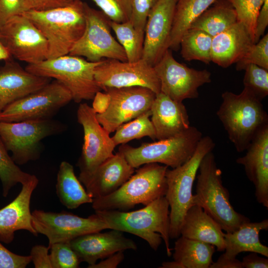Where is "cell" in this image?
<instances>
[{
    "label": "cell",
    "mask_w": 268,
    "mask_h": 268,
    "mask_svg": "<svg viewBox=\"0 0 268 268\" xmlns=\"http://www.w3.org/2000/svg\"><path fill=\"white\" fill-rule=\"evenodd\" d=\"M169 213V205L165 196L134 211H95L108 229L136 235L144 240L154 251L158 250L163 240L168 257L172 254Z\"/></svg>",
    "instance_id": "cell-1"
},
{
    "label": "cell",
    "mask_w": 268,
    "mask_h": 268,
    "mask_svg": "<svg viewBox=\"0 0 268 268\" xmlns=\"http://www.w3.org/2000/svg\"><path fill=\"white\" fill-rule=\"evenodd\" d=\"M216 115L237 152L247 149L257 133L268 124L262 101L244 88L239 94L225 91Z\"/></svg>",
    "instance_id": "cell-2"
},
{
    "label": "cell",
    "mask_w": 268,
    "mask_h": 268,
    "mask_svg": "<svg viewBox=\"0 0 268 268\" xmlns=\"http://www.w3.org/2000/svg\"><path fill=\"white\" fill-rule=\"evenodd\" d=\"M197 176L195 204L200 206L227 233L232 232L250 221L231 205L228 190L223 186L222 172L217 166L212 151L202 159Z\"/></svg>",
    "instance_id": "cell-3"
},
{
    "label": "cell",
    "mask_w": 268,
    "mask_h": 268,
    "mask_svg": "<svg viewBox=\"0 0 268 268\" xmlns=\"http://www.w3.org/2000/svg\"><path fill=\"white\" fill-rule=\"evenodd\" d=\"M22 14L29 19L46 38L49 47L47 59L69 54L85 28L84 2L81 0L48 10L30 9Z\"/></svg>",
    "instance_id": "cell-4"
},
{
    "label": "cell",
    "mask_w": 268,
    "mask_h": 268,
    "mask_svg": "<svg viewBox=\"0 0 268 268\" xmlns=\"http://www.w3.org/2000/svg\"><path fill=\"white\" fill-rule=\"evenodd\" d=\"M168 168V166L157 163L142 165L116 191L107 196L94 199L92 208L94 211H128L137 204L145 206L165 196L167 190L165 175Z\"/></svg>",
    "instance_id": "cell-5"
},
{
    "label": "cell",
    "mask_w": 268,
    "mask_h": 268,
    "mask_svg": "<svg viewBox=\"0 0 268 268\" xmlns=\"http://www.w3.org/2000/svg\"><path fill=\"white\" fill-rule=\"evenodd\" d=\"M215 144L209 136H202L191 157L181 165L166 172L167 190L165 198L170 208L169 237L171 239L180 236L184 217L193 205V187L200 163L203 157L212 151Z\"/></svg>",
    "instance_id": "cell-6"
},
{
    "label": "cell",
    "mask_w": 268,
    "mask_h": 268,
    "mask_svg": "<svg viewBox=\"0 0 268 268\" xmlns=\"http://www.w3.org/2000/svg\"><path fill=\"white\" fill-rule=\"evenodd\" d=\"M102 61L92 62L68 54L28 64L25 69L34 75L60 82L70 92L72 100L78 103L93 100L95 94L102 90L94 77L95 69Z\"/></svg>",
    "instance_id": "cell-7"
},
{
    "label": "cell",
    "mask_w": 268,
    "mask_h": 268,
    "mask_svg": "<svg viewBox=\"0 0 268 268\" xmlns=\"http://www.w3.org/2000/svg\"><path fill=\"white\" fill-rule=\"evenodd\" d=\"M202 136L197 128L190 126L174 136L143 143L137 147L123 144L119 147V151L134 168L151 163H161L174 168L191 157Z\"/></svg>",
    "instance_id": "cell-8"
},
{
    "label": "cell",
    "mask_w": 268,
    "mask_h": 268,
    "mask_svg": "<svg viewBox=\"0 0 268 268\" xmlns=\"http://www.w3.org/2000/svg\"><path fill=\"white\" fill-rule=\"evenodd\" d=\"M85 28L69 55L98 62L103 58L127 61L125 52L111 33L110 20L101 10L84 2Z\"/></svg>",
    "instance_id": "cell-9"
},
{
    "label": "cell",
    "mask_w": 268,
    "mask_h": 268,
    "mask_svg": "<svg viewBox=\"0 0 268 268\" xmlns=\"http://www.w3.org/2000/svg\"><path fill=\"white\" fill-rule=\"evenodd\" d=\"M63 125L51 119L19 122L0 121V139L17 165L39 158L41 142L63 130Z\"/></svg>",
    "instance_id": "cell-10"
},
{
    "label": "cell",
    "mask_w": 268,
    "mask_h": 268,
    "mask_svg": "<svg viewBox=\"0 0 268 268\" xmlns=\"http://www.w3.org/2000/svg\"><path fill=\"white\" fill-rule=\"evenodd\" d=\"M72 100L60 82H52L8 105L0 112V121L19 122L51 119Z\"/></svg>",
    "instance_id": "cell-11"
},
{
    "label": "cell",
    "mask_w": 268,
    "mask_h": 268,
    "mask_svg": "<svg viewBox=\"0 0 268 268\" xmlns=\"http://www.w3.org/2000/svg\"><path fill=\"white\" fill-rule=\"evenodd\" d=\"M77 122L83 130V143L77 162L79 180L85 187L98 168L112 156L116 146L110 134L99 123L96 114L87 103H80L77 111Z\"/></svg>",
    "instance_id": "cell-12"
},
{
    "label": "cell",
    "mask_w": 268,
    "mask_h": 268,
    "mask_svg": "<svg viewBox=\"0 0 268 268\" xmlns=\"http://www.w3.org/2000/svg\"><path fill=\"white\" fill-rule=\"evenodd\" d=\"M153 68L160 81V92L178 102L197 98L199 88L211 81L210 72L180 63L170 49L166 51Z\"/></svg>",
    "instance_id": "cell-13"
},
{
    "label": "cell",
    "mask_w": 268,
    "mask_h": 268,
    "mask_svg": "<svg viewBox=\"0 0 268 268\" xmlns=\"http://www.w3.org/2000/svg\"><path fill=\"white\" fill-rule=\"evenodd\" d=\"M0 39L12 57L28 64L48 58L49 47L46 38L23 14L11 17L0 28Z\"/></svg>",
    "instance_id": "cell-14"
},
{
    "label": "cell",
    "mask_w": 268,
    "mask_h": 268,
    "mask_svg": "<svg viewBox=\"0 0 268 268\" xmlns=\"http://www.w3.org/2000/svg\"><path fill=\"white\" fill-rule=\"evenodd\" d=\"M31 215L34 228L47 237L49 248L56 243L70 242L80 236L108 229L95 213L84 218L67 212L35 210Z\"/></svg>",
    "instance_id": "cell-15"
},
{
    "label": "cell",
    "mask_w": 268,
    "mask_h": 268,
    "mask_svg": "<svg viewBox=\"0 0 268 268\" xmlns=\"http://www.w3.org/2000/svg\"><path fill=\"white\" fill-rule=\"evenodd\" d=\"M94 77L103 91L108 88L142 86L156 94L160 92V81L153 67L142 59L134 62L102 60L95 69Z\"/></svg>",
    "instance_id": "cell-16"
},
{
    "label": "cell",
    "mask_w": 268,
    "mask_h": 268,
    "mask_svg": "<svg viewBox=\"0 0 268 268\" xmlns=\"http://www.w3.org/2000/svg\"><path fill=\"white\" fill-rule=\"evenodd\" d=\"M104 91L110 96L107 110L96 114L99 123L110 134L122 124L130 121L151 109L156 94L142 86L108 88Z\"/></svg>",
    "instance_id": "cell-17"
},
{
    "label": "cell",
    "mask_w": 268,
    "mask_h": 268,
    "mask_svg": "<svg viewBox=\"0 0 268 268\" xmlns=\"http://www.w3.org/2000/svg\"><path fill=\"white\" fill-rule=\"evenodd\" d=\"M176 1L177 0H158L148 15L141 59L152 67L169 49Z\"/></svg>",
    "instance_id": "cell-18"
},
{
    "label": "cell",
    "mask_w": 268,
    "mask_h": 268,
    "mask_svg": "<svg viewBox=\"0 0 268 268\" xmlns=\"http://www.w3.org/2000/svg\"><path fill=\"white\" fill-rule=\"evenodd\" d=\"M111 230L87 233L69 242L81 262L87 263L89 267L118 252L137 249L135 243L126 237L123 232Z\"/></svg>",
    "instance_id": "cell-19"
},
{
    "label": "cell",
    "mask_w": 268,
    "mask_h": 268,
    "mask_svg": "<svg viewBox=\"0 0 268 268\" xmlns=\"http://www.w3.org/2000/svg\"><path fill=\"white\" fill-rule=\"evenodd\" d=\"M245 155L236 163L244 166L246 175L255 187L258 203L268 208V124L257 133Z\"/></svg>",
    "instance_id": "cell-20"
},
{
    "label": "cell",
    "mask_w": 268,
    "mask_h": 268,
    "mask_svg": "<svg viewBox=\"0 0 268 268\" xmlns=\"http://www.w3.org/2000/svg\"><path fill=\"white\" fill-rule=\"evenodd\" d=\"M38 183V179L33 175L29 181L22 185V189L14 200L0 209V242L11 243L15 232L20 230L38 235L32 225L30 206L32 194Z\"/></svg>",
    "instance_id": "cell-21"
},
{
    "label": "cell",
    "mask_w": 268,
    "mask_h": 268,
    "mask_svg": "<svg viewBox=\"0 0 268 268\" xmlns=\"http://www.w3.org/2000/svg\"><path fill=\"white\" fill-rule=\"evenodd\" d=\"M51 78L34 75L12 59L0 67V111L16 100L43 87Z\"/></svg>",
    "instance_id": "cell-22"
},
{
    "label": "cell",
    "mask_w": 268,
    "mask_h": 268,
    "mask_svg": "<svg viewBox=\"0 0 268 268\" xmlns=\"http://www.w3.org/2000/svg\"><path fill=\"white\" fill-rule=\"evenodd\" d=\"M151 111V121L158 140L174 136L191 126L183 102L174 100L161 92L156 94Z\"/></svg>",
    "instance_id": "cell-23"
},
{
    "label": "cell",
    "mask_w": 268,
    "mask_h": 268,
    "mask_svg": "<svg viewBox=\"0 0 268 268\" xmlns=\"http://www.w3.org/2000/svg\"><path fill=\"white\" fill-rule=\"evenodd\" d=\"M254 44V39L246 26L238 21L212 38L211 61L226 68L236 64Z\"/></svg>",
    "instance_id": "cell-24"
},
{
    "label": "cell",
    "mask_w": 268,
    "mask_h": 268,
    "mask_svg": "<svg viewBox=\"0 0 268 268\" xmlns=\"http://www.w3.org/2000/svg\"><path fill=\"white\" fill-rule=\"evenodd\" d=\"M134 172L135 168L118 151L98 167L85 187L93 199L107 196L118 189Z\"/></svg>",
    "instance_id": "cell-25"
},
{
    "label": "cell",
    "mask_w": 268,
    "mask_h": 268,
    "mask_svg": "<svg viewBox=\"0 0 268 268\" xmlns=\"http://www.w3.org/2000/svg\"><path fill=\"white\" fill-rule=\"evenodd\" d=\"M224 234L220 226L197 204L188 210L180 230V236L211 244L219 252L225 250Z\"/></svg>",
    "instance_id": "cell-26"
},
{
    "label": "cell",
    "mask_w": 268,
    "mask_h": 268,
    "mask_svg": "<svg viewBox=\"0 0 268 268\" xmlns=\"http://www.w3.org/2000/svg\"><path fill=\"white\" fill-rule=\"evenodd\" d=\"M268 229V219L243 223L235 231L224 234V253L219 258L233 260L243 252H254L268 258V247L260 240V232Z\"/></svg>",
    "instance_id": "cell-27"
},
{
    "label": "cell",
    "mask_w": 268,
    "mask_h": 268,
    "mask_svg": "<svg viewBox=\"0 0 268 268\" xmlns=\"http://www.w3.org/2000/svg\"><path fill=\"white\" fill-rule=\"evenodd\" d=\"M56 188L60 201L68 209H75L93 201L76 177L73 166L67 161H62L60 165Z\"/></svg>",
    "instance_id": "cell-28"
},
{
    "label": "cell",
    "mask_w": 268,
    "mask_h": 268,
    "mask_svg": "<svg viewBox=\"0 0 268 268\" xmlns=\"http://www.w3.org/2000/svg\"><path fill=\"white\" fill-rule=\"evenodd\" d=\"M215 252L211 244L180 236L175 242L173 257L183 268H208Z\"/></svg>",
    "instance_id": "cell-29"
},
{
    "label": "cell",
    "mask_w": 268,
    "mask_h": 268,
    "mask_svg": "<svg viewBox=\"0 0 268 268\" xmlns=\"http://www.w3.org/2000/svg\"><path fill=\"white\" fill-rule=\"evenodd\" d=\"M238 21L236 11L227 0H217L192 23L189 28L202 30L213 37Z\"/></svg>",
    "instance_id": "cell-30"
},
{
    "label": "cell",
    "mask_w": 268,
    "mask_h": 268,
    "mask_svg": "<svg viewBox=\"0 0 268 268\" xmlns=\"http://www.w3.org/2000/svg\"><path fill=\"white\" fill-rule=\"evenodd\" d=\"M217 0H177L169 48L177 51L184 33L192 23Z\"/></svg>",
    "instance_id": "cell-31"
},
{
    "label": "cell",
    "mask_w": 268,
    "mask_h": 268,
    "mask_svg": "<svg viewBox=\"0 0 268 268\" xmlns=\"http://www.w3.org/2000/svg\"><path fill=\"white\" fill-rule=\"evenodd\" d=\"M212 38L202 30L189 28L184 33L180 42L182 58L187 61L197 60L209 64L211 62Z\"/></svg>",
    "instance_id": "cell-32"
},
{
    "label": "cell",
    "mask_w": 268,
    "mask_h": 268,
    "mask_svg": "<svg viewBox=\"0 0 268 268\" xmlns=\"http://www.w3.org/2000/svg\"><path fill=\"white\" fill-rule=\"evenodd\" d=\"M110 25L125 52L127 61L134 62L141 59L144 34L137 30L130 20L121 23L110 20Z\"/></svg>",
    "instance_id": "cell-33"
},
{
    "label": "cell",
    "mask_w": 268,
    "mask_h": 268,
    "mask_svg": "<svg viewBox=\"0 0 268 268\" xmlns=\"http://www.w3.org/2000/svg\"><path fill=\"white\" fill-rule=\"evenodd\" d=\"M151 109L137 118L120 125L111 137L116 146L126 144L129 141L148 136L152 140L156 139L154 126L150 120Z\"/></svg>",
    "instance_id": "cell-34"
},
{
    "label": "cell",
    "mask_w": 268,
    "mask_h": 268,
    "mask_svg": "<svg viewBox=\"0 0 268 268\" xmlns=\"http://www.w3.org/2000/svg\"><path fill=\"white\" fill-rule=\"evenodd\" d=\"M0 139V180L4 197H6L11 190L17 184L21 185L29 181L33 175L23 171L8 154Z\"/></svg>",
    "instance_id": "cell-35"
},
{
    "label": "cell",
    "mask_w": 268,
    "mask_h": 268,
    "mask_svg": "<svg viewBox=\"0 0 268 268\" xmlns=\"http://www.w3.org/2000/svg\"><path fill=\"white\" fill-rule=\"evenodd\" d=\"M244 70L243 80L244 88L262 101L268 95V69L250 64Z\"/></svg>",
    "instance_id": "cell-36"
},
{
    "label": "cell",
    "mask_w": 268,
    "mask_h": 268,
    "mask_svg": "<svg viewBox=\"0 0 268 268\" xmlns=\"http://www.w3.org/2000/svg\"><path fill=\"white\" fill-rule=\"evenodd\" d=\"M238 71L244 70L249 65L253 64L268 69V34L264 35L254 44L236 63Z\"/></svg>",
    "instance_id": "cell-37"
},
{
    "label": "cell",
    "mask_w": 268,
    "mask_h": 268,
    "mask_svg": "<svg viewBox=\"0 0 268 268\" xmlns=\"http://www.w3.org/2000/svg\"><path fill=\"white\" fill-rule=\"evenodd\" d=\"M236 11L238 21L243 23L254 39L256 21L263 0H227Z\"/></svg>",
    "instance_id": "cell-38"
},
{
    "label": "cell",
    "mask_w": 268,
    "mask_h": 268,
    "mask_svg": "<svg viewBox=\"0 0 268 268\" xmlns=\"http://www.w3.org/2000/svg\"><path fill=\"white\" fill-rule=\"evenodd\" d=\"M52 268H77L81 263L69 242H58L50 247Z\"/></svg>",
    "instance_id": "cell-39"
},
{
    "label": "cell",
    "mask_w": 268,
    "mask_h": 268,
    "mask_svg": "<svg viewBox=\"0 0 268 268\" xmlns=\"http://www.w3.org/2000/svg\"><path fill=\"white\" fill-rule=\"evenodd\" d=\"M112 21H129L131 15V0H91Z\"/></svg>",
    "instance_id": "cell-40"
},
{
    "label": "cell",
    "mask_w": 268,
    "mask_h": 268,
    "mask_svg": "<svg viewBox=\"0 0 268 268\" xmlns=\"http://www.w3.org/2000/svg\"><path fill=\"white\" fill-rule=\"evenodd\" d=\"M158 0H131L130 21L138 31L144 34V28L149 13Z\"/></svg>",
    "instance_id": "cell-41"
},
{
    "label": "cell",
    "mask_w": 268,
    "mask_h": 268,
    "mask_svg": "<svg viewBox=\"0 0 268 268\" xmlns=\"http://www.w3.org/2000/svg\"><path fill=\"white\" fill-rule=\"evenodd\" d=\"M30 9L29 0H0V28L11 17Z\"/></svg>",
    "instance_id": "cell-42"
},
{
    "label": "cell",
    "mask_w": 268,
    "mask_h": 268,
    "mask_svg": "<svg viewBox=\"0 0 268 268\" xmlns=\"http://www.w3.org/2000/svg\"><path fill=\"white\" fill-rule=\"evenodd\" d=\"M30 262V255L25 256L13 253L0 241V268H25Z\"/></svg>",
    "instance_id": "cell-43"
},
{
    "label": "cell",
    "mask_w": 268,
    "mask_h": 268,
    "mask_svg": "<svg viewBox=\"0 0 268 268\" xmlns=\"http://www.w3.org/2000/svg\"><path fill=\"white\" fill-rule=\"evenodd\" d=\"M49 248L36 245L31 250L30 256L35 268H52L49 254Z\"/></svg>",
    "instance_id": "cell-44"
},
{
    "label": "cell",
    "mask_w": 268,
    "mask_h": 268,
    "mask_svg": "<svg viewBox=\"0 0 268 268\" xmlns=\"http://www.w3.org/2000/svg\"><path fill=\"white\" fill-rule=\"evenodd\" d=\"M268 25V0L263 2L257 17L255 32L254 44L256 43L264 35Z\"/></svg>",
    "instance_id": "cell-45"
},
{
    "label": "cell",
    "mask_w": 268,
    "mask_h": 268,
    "mask_svg": "<svg viewBox=\"0 0 268 268\" xmlns=\"http://www.w3.org/2000/svg\"><path fill=\"white\" fill-rule=\"evenodd\" d=\"M31 9L48 10L68 5L77 0H29Z\"/></svg>",
    "instance_id": "cell-46"
},
{
    "label": "cell",
    "mask_w": 268,
    "mask_h": 268,
    "mask_svg": "<svg viewBox=\"0 0 268 268\" xmlns=\"http://www.w3.org/2000/svg\"><path fill=\"white\" fill-rule=\"evenodd\" d=\"M251 253L243 257L241 261L242 268H268V258L260 257L257 253Z\"/></svg>",
    "instance_id": "cell-47"
},
{
    "label": "cell",
    "mask_w": 268,
    "mask_h": 268,
    "mask_svg": "<svg viewBox=\"0 0 268 268\" xmlns=\"http://www.w3.org/2000/svg\"><path fill=\"white\" fill-rule=\"evenodd\" d=\"M92 108L96 114L104 113L108 108L111 100L110 95L106 92L98 91L93 99Z\"/></svg>",
    "instance_id": "cell-48"
},
{
    "label": "cell",
    "mask_w": 268,
    "mask_h": 268,
    "mask_svg": "<svg viewBox=\"0 0 268 268\" xmlns=\"http://www.w3.org/2000/svg\"><path fill=\"white\" fill-rule=\"evenodd\" d=\"M123 251L118 252L106 258L102 259L99 263L88 267L89 268H116L124 259Z\"/></svg>",
    "instance_id": "cell-49"
},
{
    "label": "cell",
    "mask_w": 268,
    "mask_h": 268,
    "mask_svg": "<svg viewBox=\"0 0 268 268\" xmlns=\"http://www.w3.org/2000/svg\"><path fill=\"white\" fill-rule=\"evenodd\" d=\"M210 268H242L241 261L236 259L233 260L218 258L215 262H213Z\"/></svg>",
    "instance_id": "cell-50"
},
{
    "label": "cell",
    "mask_w": 268,
    "mask_h": 268,
    "mask_svg": "<svg viewBox=\"0 0 268 268\" xmlns=\"http://www.w3.org/2000/svg\"><path fill=\"white\" fill-rule=\"evenodd\" d=\"M12 56L0 39V61H6L11 59Z\"/></svg>",
    "instance_id": "cell-51"
},
{
    "label": "cell",
    "mask_w": 268,
    "mask_h": 268,
    "mask_svg": "<svg viewBox=\"0 0 268 268\" xmlns=\"http://www.w3.org/2000/svg\"><path fill=\"white\" fill-rule=\"evenodd\" d=\"M161 268H183V267L179 263L173 261L172 262H164L162 263Z\"/></svg>",
    "instance_id": "cell-52"
},
{
    "label": "cell",
    "mask_w": 268,
    "mask_h": 268,
    "mask_svg": "<svg viewBox=\"0 0 268 268\" xmlns=\"http://www.w3.org/2000/svg\"></svg>",
    "instance_id": "cell-53"
}]
</instances>
